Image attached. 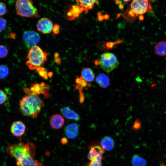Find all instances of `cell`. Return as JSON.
Here are the masks:
<instances>
[{"mask_svg": "<svg viewBox=\"0 0 166 166\" xmlns=\"http://www.w3.org/2000/svg\"><path fill=\"white\" fill-rule=\"evenodd\" d=\"M76 82L77 85H75V90L78 89L79 91H82L83 88L86 86H90L91 85L88 84L81 77H77L76 79Z\"/></svg>", "mask_w": 166, "mask_h": 166, "instance_id": "22", "label": "cell"}, {"mask_svg": "<svg viewBox=\"0 0 166 166\" xmlns=\"http://www.w3.org/2000/svg\"><path fill=\"white\" fill-rule=\"evenodd\" d=\"M61 142L62 144H66L68 142L67 139L65 137H63L61 140Z\"/></svg>", "mask_w": 166, "mask_h": 166, "instance_id": "33", "label": "cell"}, {"mask_svg": "<svg viewBox=\"0 0 166 166\" xmlns=\"http://www.w3.org/2000/svg\"><path fill=\"white\" fill-rule=\"evenodd\" d=\"M7 12L6 6L4 3L0 2V16L6 14Z\"/></svg>", "mask_w": 166, "mask_h": 166, "instance_id": "28", "label": "cell"}, {"mask_svg": "<svg viewBox=\"0 0 166 166\" xmlns=\"http://www.w3.org/2000/svg\"><path fill=\"white\" fill-rule=\"evenodd\" d=\"M8 51L6 47L2 45H0V58H3L7 56Z\"/></svg>", "mask_w": 166, "mask_h": 166, "instance_id": "26", "label": "cell"}, {"mask_svg": "<svg viewBox=\"0 0 166 166\" xmlns=\"http://www.w3.org/2000/svg\"><path fill=\"white\" fill-rule=\"evenodd\" d=\"M79 101L80 103L81 104L83 103L85 100V96L84 94L82 91H79Z\"/></svg>", "mask_w": 166, "mask_h": 166, "instance_id": "32", "label": "cell"}, {"mask_svg": "<svg viewBox=\"0 0 166 166\" xmlns=\"http://www.w3.org/2000/svg\"><path fill=\"white\" fill-rule=\"evenodd\" d=\"M113 44H114L113 42H108L107 44V46L109 48H111L113 47Z\"/></svg>", "mask_w": 166, "mask_h": 166, "instance_id": "35", "label": "cell"}, {"mask_svg": "<svg viewBox=\"0 0 166 166\" xmlns=\"http://www.w3.org/2000/svg\"><path fill=\"white\" fill-rule=\"evenodd\" d=\"M54 60L55 62L57 64H59L61 62L60 58L58 57H54Z\"/></svg>", "mask_w": 166, "mask_h": 166, "instance_id": "34", "label": "cell"}, {"mask_svg": "<svg viewBox=\"0 0 166 166\" xmlns=\"http://www.w3.org/2000/svg\"><path fill=\"white\" fill-rule=\"evenodd\" d=\"M48 55L39 46H34L29 51L26 65L30 69H37L46 61Z\"/></svg>", "mask_w": 166, "mask_h": 166, "instance_id": "3", "label": "cell"}, {"mask_svg": "<svg viewBox=\"0 0 166 166\" xmlns=\"http://www.w3.org/2000/svg\"><path fill=\"white\" fill-rule=\"evenodd\" d=\"M105 151L101 146L95 145L90 148L88 158L91 160L99 157H103Z\"/></svg>", "mask_w": 166, "mask_h": 166, "instance_id": "10", "label": "cell"}, {"mask_svg": "<svg viewBox=\"0 0 166 166\" xmlns=\"http://www.w3.org/2000/svg\"><path fill=\"white\" fill-rule=\"evenodd\" d=\"M79 126L76 123L69 124L65 128V133L66 137L69 139H73L78 136Z\"/></svg>", "mask_w": 166, "mask_h": 166, "instance_id": "12", "label": "cell"}, {"mask_svg": "<svg viewBox=\"0 0 166 166\" xmlns=\"http://www.w3.org/2000/svg\"><path fill=\"white\" fill-rule=\"evenodd\" d=\"M156 54L159 56H164L166 55V42L164 41L157 43L154 46Z\"/></svg>", "mask_w": 166, "mask_h": 166, "instance_id": "17", "label": "cell"}, {"mask_svg": "<svg viewBox=\"0 0 166 166\" xmlns=\"http://www.w3.org/2000/svg\"><path fill=\"white\" fill-rule=\"evenodd\" d=\"M7 98V95L6 93L3 90L0 89V105L5 103Z\"/></svg>", "mask_w": 166, "mask_h": 166, "instance_id": "27", "label": "cell"}, {"mask_svg": "<svg viewBox=\"0 0 166 166\" xmlns=\"http://www.w3.org/2000/svg\"><path fill=\"white\" fill-rule=\"evenodd\" d=\"M53 32L55 34H59L60 31V26L58 24H55L53 26L52 29Z\"/></svg>", "mask_w": 166, "mask_h": 166, "instance_id": "31", "label": "cell"}, {"mask_svg": "<svg viewBox=\"0 0 166 166\" xmlns=\"http://www.w3.org/2000/svg\"><path fill=\"white\" fill-rule=\"evenodd\" d=\"M77 2L80 3V7L84 10L86 13L88 11L93 8L94 6L95 3L98 4L99 2L97 0H78L77 1Z\"/></svg>", "mask_w": 166, "mask_h": 166, "instance_id": "20", "label": "cell"}, {"mask_svg": "<svg viewBox=\"0 0 166 166\" xmlns=\"http://www.w3.org/2000/svg\"><path fill=\"white\" fill-rule=\"evenodd\" d=\"M65 122L63 117L59 114H55L51 116L49 123L51 127L54 129H59L63 126Z\"/></svg>", "mask_w": 166, "mask_h": 166, "instance_id": "13", "label": "cell"}, {"mask_svg": "<svg viewBox=\"0 0 166 166\" xmlns=\"http://www.w3.org/2000/svg\"><path fill=\"white\" fill-rule=\"evenodd\" d=\"M100 144L101 147L105 150L110 151L114 148L115 142L112 138L106 136L101 140Z\"/></svg>", "mask_w": 166, "mask_h": 166, "instance_id": "15", "label": "cell"}, {"mask_svg": "<svg viewBox=\"0 0 166 166\" xmlns=\"http://www.w3.org/2000/svg\"><path fill=\"white\" fill-rule=\"evenodd\" d=\"M99 63L101 68L108 73L117 68L119 64L116 56L109 52L103 53L101 55Z\"/></svg>", "mask_w": 166, "mask_h": 166, "instance_id": "5", "label": "cell"}, {"mask_svg": "<svg viewBox=\"0 0 166 166\" xmlns=\"http://www.w3.org/2000/svg\"><path fill=\"white\" fill-rule=\"evenodd\" d=\"M53 26L52 21L46 18H43L40 19L37 25L38 30L43 34L51 33Z\"/></svg>", "mask_w": 166, "mask_h": 166, "instance_id": "8", "label": "cell"}, {"mask_svg": "<svg viewBox=\"0 0 166 166\" xmlns=\"http://www.w3.org/2000/svg\"><path fill=\"white\" fill-rule=\"evenodd\" d=\"M15 35V34H14V33H11L10 34V37L11 38H14V37H15L14 35Z\"/></svg>", "mask_w": 166, "mask_h": 166, "instance_id": "37", "label": "cell"}, {"mask_svg": "<svg viewBox=\"0 0 166 166\" xmlns=\"http://www.w3.org/2000/svg\"><path fill=\"white\" fill-rule=\"evenodd\" d=\"M103 157H99L85 164L84 166H102V160Z\"/></svg>", "mask_w": 166, "mask_h": 166, "instance_id": "23", "label": "cell"}, {"mask_svg": "<svg viewBox=\"0 0 166 166\" xmlns=\"http://www.w3.org/2000/svg\"><path fill=\"white\" fill-rule=\"evenodd\" d=\"M39 75L45 79H47L48 77V73L43 67H41L37 69Z\"/></svg>", "mask_w": 166, "mask_h": 166, "instance_id": "25", "label": "cell"}, {"mask_svg": "<svg viewBox=\"0 0 166 166\" xmlns=\"http://www.w3.org/2000/svg\"><path fill=\"white\" fill-rule=\"evenodd\" d=\"M119 8L120 9H122V8H123V5H119Z\"/></svg>", "mask_w": 166, "mask_h": 166, "instance_id": "38", "label": "cell"}, {"mask_svg": "<svg viewBox=\"0 0 166 166\" xmlns=\"http://www.w3.org/2000/svg\"><path fill=\"white\" fill-rule=\"evenodd\" d=\"M131 10L137 16L144 14L148 11L152 10L151 4L147 0H134L130 5Z\"/></svg>", "mask_w": 166, "mask_h": 166, "instance_id": "6", "label": "cell"}, {"mask_svg": "<svg viewBox=\"0 0 166 166\" xmlns=\"http://www.w3.org/2000/svg\"><path fill=\"white\" fill-rule=\"evenodd\" d=\"M141 127V123L138 119H137L132 127V128L134 130L137 131L139 130Z\"/></svg>", "mask_w": 166, "mask_h": 166, "instance_id": "30", "label": "cell"}, {"mask_svg": "<svg viewBox=\"0 0 166 166\" xmlns=\"http://www.w3.org/2000/svg\"><path fill=\"white\" fill-rule=\"evenodd\" d=\"M53 73L52 72H49L48 73V77H50L52 76Z\"/></svg>", "mask_w": 166, "mask_h": 166, "instance_id": "36", "label": "cell"}, {"mask_svg": "<svg viewBox=\"0 0 166 166\" xmlns=\"http://www.w3.org/2000/svg\"><path fill=\"white\" fill-rule=\"evenodd\" d=\"M96 81L99 86L103 88H106L110 84L109 77L104 73L99 74L96 77Z\"/></svg>", "mask_w": 166, "mask_h": 166, "instance_id": "19", "label": "cell"}, {"mask_svg": "<svg viewBox=\"0 0 166 166\" xmlns=\"http://www.w3.org/2000/svg\"><path fill=\"white\" fill-rule=\"evenodd\" d=\"M130 0H123V1L125 2H128L130 1Z\"/></svg>", "mask_w": 166, "mask_h": 166, "instance_id": "40", "label": "cell"}, {"mask_svg": "<svg viewBox=\"0 0 166 166\" xmlns=\"http://www.w3.org/2000/svg\"><path fill=\"white\" fill-rule=\"evenodd\" d=\"M6 151L9 155L17 160L27 156L34 158L35 154V146L32 142L10 144L6 147Z\"/></svg>", "mask_w": 166, "mask_h": 166, "instance_id": "2", "label": "cell"}, {"mask_svg": "<svg viewBox=\"0 0 166 166\" xmlns=\"http://www.w3.org/2000/svg\"><path fill=\"white\" fill-rule=\"evenodd\" d=\"M81 77L87 82L94 81L95 75L93 71L89 68H84L81 72Z\"/></svg>", "mask_w": 166, "mask_h": 166, "instance_id": "16", "label": "cell"}, {"mask_svg": "<svg viewBox=\"0 0 166 166\" xmlns=\"http://www.w3.org/2000/svg\"><path fill=\"white\" fill-rule=\"evenodd\" d=\"M26 127L24 124L21 121L14 122L10 128V131L14 136L21 138L25 133Z\"/></svg>", "mask_w": 166, "mask_h": 166, "instance_id": "9", "label": "cell"}, {"mask_svg": "<svg viewBox=\"0 0 166 166\" xmlns=\"http://www.w3.org/2000/svg\"><path fill=\"white\" fill-rule=\"evenodd\" d=\"M131 162L133 166H146L147 163L144 159L137 154L133 156Z\"/></svg>", "mask_w": 166, "mask_h": 166, "instance_id": "21", "label": "cell"}, {"mask_svg": "<svg viewBox=\"0 0 166 166\" xmlns=\"http://www.w3.org/2000/svg\"><path fill=\"white\" fill-rule=\"evenodd\" d=\"M24 42L26 46L29 48L36 45L40 40L39 35L33 30L25 31L22 36Z\"/></svg>", "mask_w": 166, "mask_h": 166, "instance_id": "7", "label": "cell"}, {"mask_svg": "<svg viewBox=\"0 0 166 166\" xmlns=\"http://www.w3.org/2000/svg\"><path fill=\"white\" fill-rule=\"evenodd\" d=\"M15 7L17 14L21 16L36 18L39 17L38 11L31 0H17Z\"/></svg>", "mask_w": 166, "mask_h": 166, "instance_id": "4", "label": "cell"}, {"mask_svg": "<svg viewBox=\"0 0 166 166\" xmlns=\"http://www.w3.org/2000/svg\"><path fill=\"white\" fill-rule=\"evenodd\" d=\"M107 16H108V15H106L105 16H104V17L105 18H106V19L108 18H109V17H107Z\"/></svg>", "mask_w": 166, "mask_h": 166, "instance_id": "39", "label": "cell"}, {"mask_svg": "<svg viewBox=\"0 0 166 166\" xmlns=\"http://www.w3.org/2000/svg\"><path fill=\"white\" fill-rule=\"evenodd\" d=\"M61 112L65 118L76 121H78L80 117L79 115L68 107H65L61 108Z\"/></svg>", "mask_w": 166, "mask_h": 166, "instance_id": "14", "label": "cell"}, {"mask_svg": "<svg viewBox=\"0 0 166 166\" xmlns=\"http://www.w3.org/2000/svg\"><path fill=\"white\" fill-rule=\"evenodd\" d=\"M83 10L80 6L75 5H73L70 10L67 12V15L68 19L72 20L78 17Z\"/></svg>", "mask_w": 166, "mask_h": 166, "instance_id": "18", "label": "cell"}, {"mask_svg": "<svg viewBox=\"0 0 166 166\" xmlns=\"http://www.w3.org/2000/svg\"><path fill=\"white\" fill-rule=\"evenodd\" d=\"M19 109L24 116L36 118L44 105L38 95H25L19 102Z\"/></svg>", "mask_w": 166, "mask_h": 166, "instance_id": "1", "label": "cell"}, {"mask_svg": "<svg viewBox=\"0 0 166 166\" xmlns=\"http://www.w3.org/2000/svg\"><path fill=\"white\" fill-rule=\"evenodd\" d=\"M7 26V22L5 19L0 17V31L4 30Z\"/></svg>", "mask_w": 166, "mask_h": 166, "instance_id": "29", "label": "cell"}, {"mask_svg": "<svg viewBox=\"0 0 166 166\" xmlns=\"http://www.w3.org/2000/svg\"><path fill=\"white\" fill-rule=\"evenodd\" d=\"M31 156L26 157L16 160L17 166H43V164Z\"/></svg>", "mask_w": 166, "mask_h": 166, "instance_id": "11", "label": "cell"}, {"mask_svg": "<svg viewBox=\"0 0 166 166\" xmlns=\"http://www.w3.org/2000/svg\"><path fill=\"white\" fill-rule=\"evenodd\" d=\"M9 70L8 67L5 65H0V79L5 78L9 74Z\"/></svg>", "mask_w": 166, "mask_h": 166, "instance_id": "24", "label": "cell"}]
</instances>
